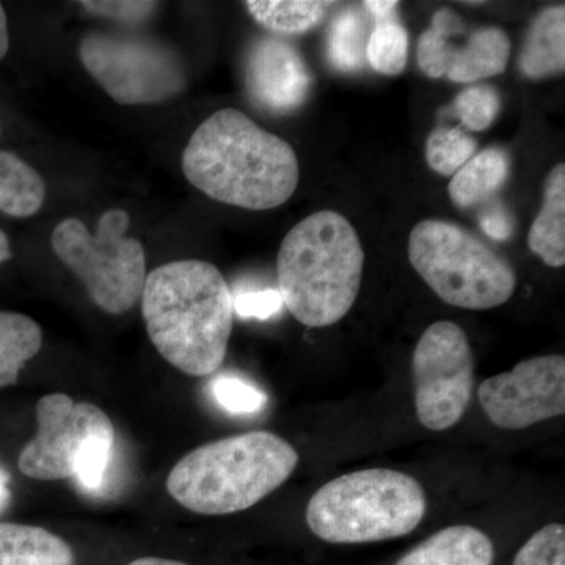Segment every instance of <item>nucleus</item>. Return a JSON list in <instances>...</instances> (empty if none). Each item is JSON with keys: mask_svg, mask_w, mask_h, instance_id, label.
<instances>
[{"mask_svg": "<svg viewBox=\"0 0 565 565\" xmlns=\"http://www.w3.org/2000/svg\"><path fill=\"white\" fill-rule=\"evenodd\" d=\"M182 172L215 202L248 211L281 206L299 184L291 145L236 109L217 110L195 129Z\"/></svg>", "mask_w": 565, "mask_h": 565, "instance_id": "f257e3e1", "label": "nucleus"}, {"mask_svg": "<svg viewBox=\"0 0 565 565\" xmlns=\"http://www.w3.org/2000/svg\"><path fill=\"white\" fill-rule=\"evenodd\" d=\"M141 315L156 351L181 373L203 377L222 366L233 330V294L202 259L163 264L147 275Z\"/></svg>", "mask_w": 565, "mask_h": 565, "instance_id": "f03ea898", "label": "nucleus"}, {"mask_svg": "<svg viewBox=\"0 0 565 565\" xmlns=\"http://www.w3.org/2000/svg\"><path fill=\"white\" fill-rule=\"evenodd\" d=\"M364 267L359 233L340 212H315L286 234L277 258L282 305L303 326L322 329L351 311Z\"/></svg>", "mask_w": 565, "mask_h": 565, "instance_id": "7ed1b4c3", "label": "nucleus"}, {"mask_svg": "<svg viewBox=\"0 0 565 565\" xmlns=\"http://www.w3.org/2000/svg\"><path fill=\"white\" fill-rule=\"evenodd\" d=\"M297 463L296 449L278 435H233L178 460L167 478V492L195 514H236L285 484Z\"/></svg>", "mask_w": 565, "mask_h": 565, "instance_id": "20e7f679", "label": "nucleus"}, {"mask_svg": "<svg viewBox=\"0 0 565 565\" xmlns=\"http://www.w3.org/2000/svg\"><path fill=\"white\" fill-rule=\"evenodd\" d=\"M423 486L388 468L327 482L307 505L308 527L330 544H371L411 534L426 514Z\"/></svg>", "mask_w": 565, "mask_h": 565, "instance_id": "39448f33", "label": "nucleus"}, {"mask_svg": "<svg viewBox=\"0 0 565 565\" xmlns=\"http://www.w3.org/2000/svg\"><path fill=\"white\" fill-rule=\"evenodd\" d=\"M408 262L445 303L463 310L500 307L515 291L511 263L455 222L416 223L408 237Z\"/></svg>", "mask_w": 565, "mask_h": 565, "instance_id": "423d86ee", "label": "nucleus"}, {"mask_svg": "<svg viewBox=\"0 0 565 565\" xmlns=\"http://www.w3.org/2000/svg\"><path fill=\"white\" fill-rule=\"evenodd\" d=\"M125 210H109L92 233L84 222L65 218L52 232V250L76 275L96 307L118 316L139 302L147 280L143 245L128 236Z\"/></svg>", "mask_w": 565, "mask_h": 565, "instance_id": "0eeeda50", "label": "nucleus"}, {"mask_svg": "<svg viewBox=\"0 0 565 565\" xmlns=\"http://www.w3.org/2000/svg\"><path fill=\"white\" fill-rule=\"evenodd\" d=\"M79 57L99 87L121 106L163 103L185 87L180 57L166 44L139 33H85Z\"/></svg>", "mask_w": 565, "mask_h": 565, "instance_id": "6e6552de", "label": "nucleus"}, {"mask_svg": "<svg viewBox=\"0 0 565 565\" xmlns=\"http://www.w3.org/2000/svg\"><path fill=\"white\" fill-rule=\"evenodd\" d=\"M416 415L441 433L462 419L475 384L470 341L457 323L438 321L419 338L412 360Z\"/></svg>", "mask_w": 565, "mask_h": 565, "instance_id": "1a4fd4ad", "label": "nucleus"}, {"mask_svg": "<svg viewBox=\"0 0 565 565\" xmlns=\"http://www.w3.org/2000/svg\"><path fill=\"white\" fill-rule=\"evenodd\" d=\"M39 433L22 449V475L36 481L74 478L82 457L102 440H115V427L103 408L74 403L68 394L54 393L36 404Z\"/></svg>", "mask_w": 565, "mask_h": 565, "instance_id": "9d476101", "label": "nucleus"}, {"mask_svg": "<svg viewBox=\"0 0 565 565\" xmlns=\"http://www.w3.org/2000/svg\"><path fill=\"white\" fill-rule=\"evenodd\" d=\"M487 418L504 430H522L565 414V359L544 355L525 360L479 386Z\"/></svg>", "mask_w": 565, "mask_h": 565, "instance_id": "9b49d317", "label": "nucleus"}, {"mask_svg": "<svg viewBox=\"0 0 565 565\" xmlns=\"http://www.w3.org/2000/svg\"><path fill=\"white\" fill-rule=\"evenodd\" d=\"M462 18L451 9L434 14L430 28L418 41V66L430 79L446 77L457 84L500 76L511 57V40L498 28L460 29Z\"/></svg>", "mask_w": 565, "mask_h": 565, "instance_id": "f8f14e48", "label": "nucleus"}, {"mask_svg": "<svg viewBox=\"0 0 565 565\" xmlns=\"http://www.w3.org/2000/svg\"><path fill=\"white\" fill-rule=\"evenodd\" d=\"M245 84L256 106L270 114L288 115L307 102L313 77L291 44L262 39L248 54Z\"/></svg>", "mask_w": 565, "mask_h": 565, "instance_id": "ddd939ff", "label": "nucleus"}, {"mask_svg": "<svg viewBox=\"0 0 565 565\" xmlns=\"http://www.w3.org/2000/svg\"><path fill=\"white\" fill-rule=\"evenodd\" d=\"M494 546L478 527H445L397 561L396 565H492Z\"/></svg>", "mask_w": 565, "mask_h": 565, "instance_id": "4468645a", "label": "nucleus"}, {"mask_svg": "<svg viewBox=\"0 0 565 565\" xmlns=\"http://www.w3.org/2000/svg\"><path fill=\"white\" fill-rule=\"evenodd\" d=\"M520 71L531 81L563 74L565 70V9L550 7L537 14L520 52Z\"/></svg>", "mask_w": 565, "mask_h": 565, "instance_id": "2eb2a0df", "label": "nucleus"}, {"mask_svg": "<svg viewBox=\"0 0 565 565\" xmlns=\"http://www.w3.org/2000/svg\"><path fill=\"white\" fill-rule=\"evenodd\" d=\"M531 252L550 267L565 264V166L557 163L546 177L544 202L527 236Z\"/></svg>", "mask_w": 565, "mask_h": 565, "instance_id": "dca6fc26", "label": "nucleus"}, {"mask_svg": "<svg viewBox=\"0 0 565 565\" xmlns=\"http://www.w3.org/2000/svg\"><path fill=\"white\" fill-rule=\"evenodd\" d=\"M0 565H74V553L44 527L0 523Z\"/></svg>", "mask_w": 565, "mask_h": 565, "instance_id": "f3484780", "label": "nucleus"}, {"mask_svg": "<svg viewBox=\"0 0 565 565\" xmlns=\"http://www.w3.org/2000/svg\"><path fill=\"white\" fill-rule=\"evenodd\" d=\"M508 154L501 148L492 147L475 154L452 177L448 185L449 199L460 210H468L494 195L509 178Z\"/></svg>", "mask_w": 565, "mask_h": 565, "instance_id": "a211bd4d", "label": "nucleus"}, {"mask_svg": "<svg viewBox=\"0 0 565 565\" xmlns=\"http://www.w3.org/2000/svg\"><path fill=\"white\" fill-rule=\"evenodd\" d=\"M46 184L28 162L0 151V211L11 217H31L43 206Z\"/></svg>", "mask_w": 565, "mask_h": 565, "instance_id": "6ab92c4d", "label": "nucleus"}, {"mask_svg": "<svg viewBox=\"0 0 565 565\" xmlns=\"http://www.w3.org/2000/svg\"><path fill=\"white\" fill-rule=\"evenodd\" d=\"M43 332L29 316L0 311V388L17 384L22 367L41 351Z\"/></svg>", "mask_w": 565, "mask_h": 565, "instance_id": "aec40b11", "label": "nucleus"}, {"mask_svg": "<svg viewBox=\"0 0 565 565\" xmlns=\"http://www.w3.org/2000/svg\"><path fill=\"white\" fill-rule=\"evenodd\" d=\"M332 2L319 0H248L245 9L253 20L278 35H300L311 31L329 14Z\"/></svg>", "mask_w": 565, "mask_h": 565, "instance_id": "412c9836", "label": "nucleus"}, {"mask_svg": "<svg viewBox=\"0 0 565 565\" xmlns=\"http://www.w3.org/2000/svg\"><path fill=\"white\" fill-rule=\"evenodd\" d=\"M366 24L356 9H345L333 18L327 33V57L334 70L352 73L366 61Z\"/></svg>", "mask_w": 565, "mask_h": 565, "instance_id": "4be33fe9", "label": "nucleus"}, {"mask_svg": "<svg viewBox=\"0 0 565 565\" xmlns=\"http://www.w3.org/2000/svg\"><path fill=\"white\" fill-rule=\"evenodd\" d=\"M408 57V33L397 14L375 20L366 41V61L377 73L397 76L403 73Z\"/></svg>", "mask_w": 565, "mask_h": 565, "instance_id": "5701e85b", "label": "nucleus"}, {"mask_svg": "<svg viewBox=\"0 0 565 565\" xmlns=\"http://www.w3.org/2000/svg\"><path fill=\"white\" fill-rule=\"evenodd\" d=\"M478 151V141L462 128H438L426 141V159L441 177H455Z\"/></svg>", "mask_w": 565, "mask_h": 565, "instance_id": "b1692460", "label": "nucleus"}, {"mask_svg": "<svg viewBox=\"0 0 565 565\" xmlns=\"http://www.w3.org/2000/svg\"><path fill=\"white\" fill-rule=\"evenodd\" d=\"M452 107L468 131H486L500 114V95L492 85L475 84L457 96Z\"/></svg>", "mask_w": 565, "mask_h": 565, "instance_id": "393cba45", "label": "nucleus"}, {"mask_svg": "<svg viewBox=\"0 0 565 565\" xmlns=\"http://www.w3.org/2000/svg\"><path fill=\"white\" fill-rule=\"evenodd\" d=\"M512 565H565V526L550 523L531 535Z\"/></svg>", "mask_w": 565, "mask_h": 565, "instance_id": "a878e982", "label": "nucleus"}, {"mask_svg": "<svg viewBox=\"0 0 565 565\" xmlns=\"http://www.w3.org/2000/svg\"><path fill=\"white\" fill-rule=\"evenodd\" d=\"M215 401L232 414H255L266 404V394L248 382L233 375H223L212 384Z\"/></svg>", "mask_w": 565, "mask_h": 565, "instance_id": "bb28decb", "label": "nucleus"}, {"mask_svg": "<svg viewBox=\"0 0 565 565\" xmlns=\"http://www.w3.org/2000/svg\"><path fill=\"white\" fill-rule=\"evenodd\" d=\"M81 7L95 17L107 18V20L121 22L126 25H140L141 22L150 20L158 10V2H140V0H88L81 2Z\"/></svg>", "mask_w": 565, "mask_h": 565, "instance_id": "cd10ccee", "label": "nucleus"}, {"mask_svg": "<svg viewBox=\"0 0 565 565\" xmlns=\"http://www.w3.org/2000/svg\"><path fill=\"white\" fill-rule=\"evenodd\" d=\"M282 307L285 305H282L280 292L275 291V289L244 292L233 297V310L245 319L266 321V319L277 315Z\"/></svg>", "mask_w": 565, "mask_h": 565, "instance_id": "c85d7f7f", "label": "nucleus"}, {"mask_svg": "<svg viewBox=\"0 0 565 565\" xmlns=\"http://www.w3.org/2000/svg\"><path fill=\"white\" fill-rule=\"evenodd\" d=\"M479 223L482 232L494 241H508L514 230V222L503 206H490Z\"/></svg>", "mask_w": 565, "mask_h": 565, "instance_id": "c756f323", "label": "nucleus"}, {"mask_svg": "<svg viewBox=\"0 0 565 565\" xmlns=\"http://www.w3.org/2000/svg\"><path fill=\"white\" fill-rule=\"evenodd\" d=\"M363 6L375 21L397 14L399 3L394 2V0H370V2H364Z\"/></svg>", "mask_w": 565, "mask_h": 565, "instance_id": "7c9ffc66", "label": "nucleus"}, {"mask_svg": "<svg viewBox=\"0 0 565 565\" xmlns=\"http://www.w3.org/2000/svg\"><path fill=\"white\" fill-rule=\"evenodd\" d=\"M10 50L9 22H7L6 10L0 3V61L6 57Z\"/></svg>", "mask_w": 565, "mask_h": 565, "instance_id": "2f4dec72", "label": "nucleus"}, {"mask_svg": "<svg viewBox=\"0 0 565 565\" xmlns=\"http://www.w3.org/2000/svg\"><path fill=\"white\" fill-rule=\"evenodd\" d=\"M10 501L9 475L0 468V512Z\"/></svg>", "mask_w": 565, "mask_h": 565, "instance_id": "473e14b6", "label": "nucleus"}, {"mask_svg": "<svg viewBox=\"0 0 565 565\" xmlns=\"http://www.w3.org/2000/svg\"><path fill=\"white\" fill-rule=\"evenodd\" d=\"M128 565H189L181 561L162 559V557H140Z\"/></svg>", "mask_w": 565, "mask_h": 565, "instance_id": "72a5a7b5", "label": "nucleus"}, {"mask_svg": "<svg viewBox=\"0 0 565 565\" xmlns=\"http://www.w3.org/2000/svg\"><path fill=\"white\" fill-rule=\"evenodd\" d=\"M11 258V247L9 237L0 230V264L9 262Z\"/></svg>", "mask_w": 565, "mask_h": 565, "instance_id": "f704fd0d", "label": "nucleus"}]
</instances>
